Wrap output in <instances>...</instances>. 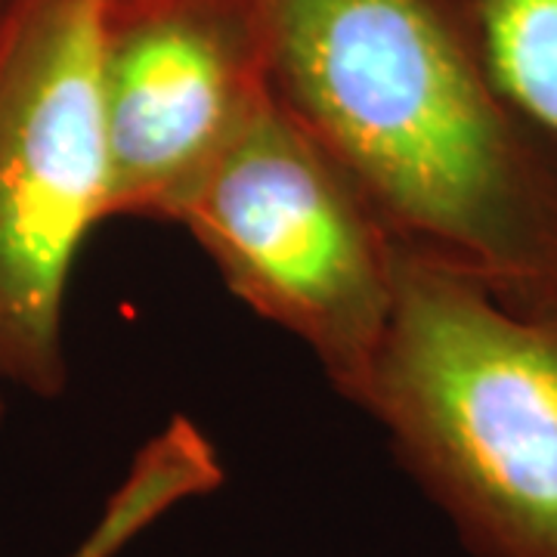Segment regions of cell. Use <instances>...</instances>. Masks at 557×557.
I'll return each mask as SVG.
<instances>
[{
  "instance_id": "obj_1",
  "label": "cell",
  "mask_w": 557,
  "mask_h": 557,
  "mask_svg": "<svg viewBox=\"0 0 557 557\" xmlns=\"http://www.w3.org/2000/svg\"><path fill=\"white\" fill-rule=\"evenodd\" d=\"M273 90L399 248L557 292V149L498 94L449 0H263Z\"/></svg>"
},
{
  "instance_id": "obj_2",
  "label": "cell",
  "mask_w": 557,
  "mask_h": 557,
  "mask_svg": "<svg viewBox=\"0 0 557 557\" xmlns=\"http://www.w3.org/2000/svg\"><path fill=\"white\" fill-rule=\"evenodd\" d=\"M474 557H557V292H505L399 248L359 406Z\"/></svg>"
},
{
  "instance_id": "obj_3",
  "label": "cell",
  "mask_w": 557,
  "mask_h": 557,
  "mask_svg": "<svg viewBox=\"0 0 557 557\" xmlns=\"http://www.w3.org/2000/svg\"><path fill=\"white\" fill-rule=\"evenodd\" d=\"M171 223L233 298L298 341L335 394L362 406L397 304L399 245L276 90Z\"/></svg>"
},
{
  "instance_id": "obj_4",
  "label": "cell",
  "mask_w": 557,
  "mask_h": 557,
  "mask_svg": "<svg viewBox=\"0 0 557 557\" xmlns=\"http://www.w3.org/2000/svg\"><path fill=\"white\" fill-rule=\"evenodd\" d=\"M106 0H20L0 28V391L69 387L72 270L109 223Z\"/></svg>"
},
{
  "instance_id": "obj_5",
  "label": "cell",
  "mask_w": 557,
  "mask_h": 557,
  "mask_svg": "<svg viewBox=\"0 0 557 557\" xmlns=\"http://www.w3.org/2000/svg\"><path fill=\"white\" fill-rule=\"evenodd\" d=\"M270 94L263 0H106L100 112L109 220L171 223Z\"/></svg>"
},
{
  "instance_id": "obj_6",
  "label": "cell",
  "mask_w": 557,
  "mask_h": 557,
  "mask_svg": "<svg viewBox=\"0 0 557 557\" xmlns=\"http://www.w3.org/2000/svg\"><path fill=\"white\" fill-rule=\"evenodd\" d=\"M498 94L557 149V0H449Z\"/></svg>"
},
{
  "instance_id": "obj_7",
  "label": "cell",
  "mask_w": 557,
  "mask_h": 557,
  "mask_svg": "<svg viewBox=\"0 0 557 557\" xmlns=\"http://www.w3.org/2000/svg\"><path fill=\"white\" fill-rule=\"evenodd\" d=\"M16 3L20 0H0V28H3V22L10 20V13L16 10Z\"/></svg>"
},
{
  "instance_id": "obj_8",
  "label": "cell",
  "mask_w": 557,
  "mask_h": 557,
  "mask_svg": "<svg viewBox=\"0 0 557 557\" xmlns=\"http://www.w3.org/2000/svg\"><path fill=\"white\" fill-rule=\"evenodd\" d=\"M3 416H7V399H3V391H0V424H3Z\"/></svg>"
}]
</instances>
